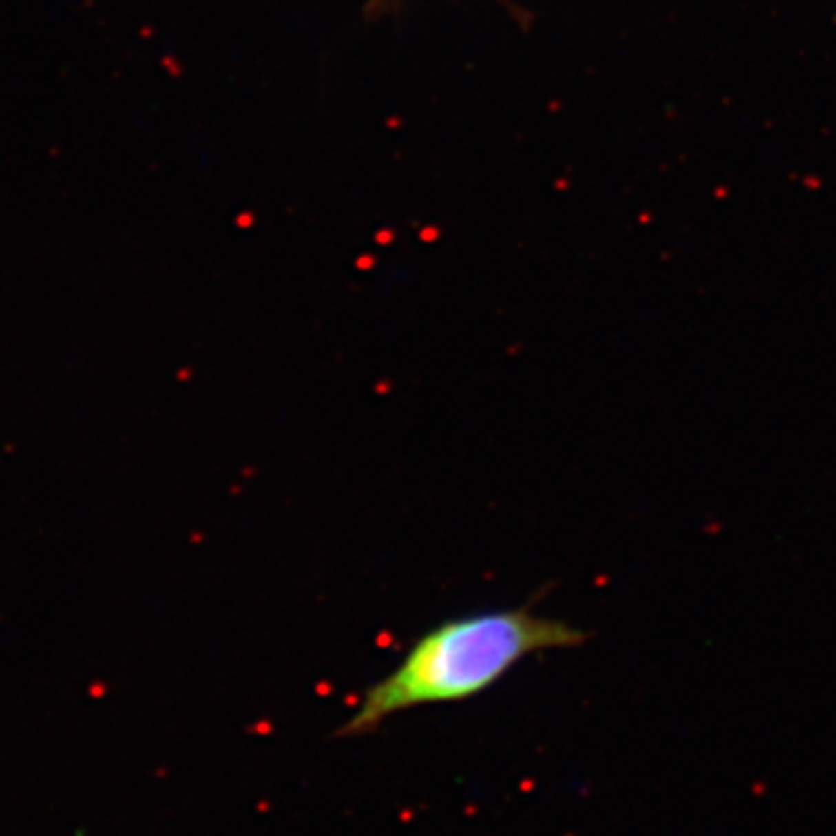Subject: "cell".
I'll list each match as a JSON object with an SVG mask.
<instances>
[{
  "mask_svg": "<svg viewBox=\"0 0 836 836\" xmlns=\"http://www.w3.org/2000/svg\"><path fill=\"white\" fill-rule=\"evenodd\" d=\"M588 632L532 607L455 616L423 632L393 669L374 681L335 732L358 739L397 713L483 695L532 655L576 648Z\"/></svg>",
  "mask_w": 836,
  "mask_h": 836,
  "instance_id": "cell-1",
  "label": "cell"
}]
</instances>
